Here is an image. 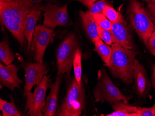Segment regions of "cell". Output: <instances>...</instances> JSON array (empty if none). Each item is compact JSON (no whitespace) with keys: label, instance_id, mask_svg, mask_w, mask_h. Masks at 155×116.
Returning a JSON list of instances; mask_svg holds the SVG:
<instances>
[{"label":"cell","instance_id":"cell-8","mask_svg":"<svg viewBox=\"0 0 155 116\" xmlns=\"http://www.w3.org/2000/svg\"><path fill=\"white\" fill-rule=\"evenodd\" d=\"M53 29L44 25H39L35 27L31 49L34 52V59L37 63L44 64L43 57L47 47L52 43L54 36Z\"/></svg>","mask_w":155,"mask_h":116},{"label":"cell","instance_id":"cell-15","mask_svg":"<svg viewBox=\"0 0 155 116\" xmlns=\"http://www.w3.org/2000/svg\"><path fill=\"white\" fill-rule=\"evenodd\" d=\"M80 14L84 30L90 39L94 43L100 38L97 33V26L93 15L88 11L86 12L81 11Z\"/></svg>","mask_w":155,"mask_h":116},{"label":"cell","instance_id":"cell-20","mask_svg":"<svg viewBox=\"0 0 155 116\" xmlns=\"http://www.w3.org/2000/svg\"><path fill=\"white\" fill-rule=\"evenodd\" d=\"M81 52L80 48L77 50L73 62L75 78L79 84L82 83Z\"/></svg>","mask_w":155,"mask_h":116},{"label":"cell","instance_id":"cell-4","mask_svg":"<svg viewBox=\"0 0 155 116\" xmlns=\"http://www.w3.org/2000/svg\"><path fill=\"white\" fill-rule=\"evenodd\" d=\"M129 17L133 28L145 45L147 46L155 30L146 9L137 0H131L128 8Z\"/></svg>","mask_w":155,"mask_h":116},{"label":"cell","instance_id":"cell-21","mask_svg":"<svg viewBox=\"0 0 155 116\" xmlns=\"http://www.w3.org/2000/svg\"><path fill=\"white\" fill-rule=\"evenodd\" d=\"M112 107L114 111H120L126 113L134 114L136 116V113L139 110L140 107H136L128 104L125 102H117L112 103Z\"/></svg>","mask_w":155,"mask_h":116},{"label":"cell","instance_id":"cell-34","mask_svg":"<svg viewBox=\"0 0 155 116\" xmlns=\"http://www.w3.org/2000/svg\"><path fill=\"white\" fill-rule=\"evenodd\" d=\"M153 106H154V113H155V106H154V105H153Z\"/></svg>","mask_w":155,"mask_h":116},{"label":"cell","instance_id":"cell-29","mask_svg":"<svg viewBox=\"0 0 155 116\" xmlns=\"http://www.w3.org/2000/svg\"><path fill=\"white\" fill-rule=\"evenodd\" d=\"M107 116H136L134 114H130V113H126L120 111H114V112L108 115H105Z\"/></svg>","mask_w":155,"mask_h":116},{"label":"cell","instance_id":"cell-10","mask_svg":"<svg viewBox=\"0 0 155 116\" xmlns=\"http://www.w3.org/2000/svg\"><path fill=\"white\" fill-rule=\"evenodd\" d=\"M25 71V84L24 92H31L35 85H38L41 83L43 77L48 72L46 65L40 63H28L23 64Z\"/></svg>","mask_w":155,"mask_h":116},{"label":"cell","instance_id":"cell-27","mask_svg":"<svg viewBox=\"0 0 155 116\" xmlns=\"http://www.w3.org/2000/svg\"><path fill=\"white\" fill-rule=\"evenodd\" d=\"M146 9L147 14L152 21L154 27H155V5L151 3H148Z\"/></svg>","mask_w":155,"mask_h":116},{"label":"cell","instance_id":"cell-11","mask_svg":"<svg viewBox=\"0 0 155 116\" xmlns=\"http://www.w3.org/2000/svg\"><path fill=\"white\" fill-rule=\"evenodd\" d=\"M110 31L113 43H117L126 49H134L132 35L123 17L119 21L112 23Z\"/></svg>","mask_w":155,"mask_h":116},{"label":"cell","instance_id":"cell-22","mask_svg":"<svg viewBox=\"0 0 155 116\" xmlns=\"http://www.w3.org/2000/svg\"><path fill=\"white\" fill-rule=\"evenodd\" d=\"M103 14L107 17L112 23L119 21L123 17L120 13L117 12L110 5H107L104 9Z\"/></svg>","mask_w":155,"mask_h":116},{"label":"cell","instance_id":"cell-2","mask_svg":"<svg viewBox=\"0 0 155 116\" xmlns=\"http://www.w3.org/2000/svg\"><path fill=\"white\" fill-rule=\"evenodd\" d=\"M111 47L112 55L107 67L115 77L131 84L134 77V61L137 54L136 52L125 49L117 43H114Z\"/></svg>","mask_w":155,"mask_h":116},{"label":"cell","instance_id":"cell-33","mask_svg":"<svg viewBox=\"0 0 155 116\" xmlns=\"http://www.w3.org/2000/svg\"><path fill=\"white\" fill-rule=\"evenodd\" d=\"M145 1L149 3V2H150V1H151V0H145Z\"/></svg>","mask_w":155,"mask_h":116},{"label":"cell","instance_id":"cell-35","mask_svg":"<svg viewBox=\"0 0 155 116\" xmlns=\"http://www.w3.org/2000/svg\"><path fill=\"white\" fill-rule=\"evenodd\" d=\"M154 106H155V104H154Z\"/></svg>","mask_w":155,"mask_h":116},{"label":"cell","instance_id":"cell-16","mask_svg":"<svg viewBox=\"0 0 155 116\" xmlns=\"http://www.w3.org/2000/svg\"><path fill=\"white\" fill-rule=\"evenodd\" d=\"M145 69L141 64L136 59L134 61V72L133 76L135 80L138 94L140 95L143 94L147 86V77Z\"/></svg>","mask_w":155,"mask_h":116},{"label":"cell","instance_id":"cell-30","mask_svg":"<svg viewBox=\"0 0 155 116\" xmlns=\"http://www.w3.org/2000/svg\"><path fill=\"white\" fill-rule=\"evenodd\" d=\"M81 3L84 6H87V7L89 8L93 5L97 0H76Z\"/></svg>","mask_w":155,"mask_h":116},{"label":"cell","instance_id":"cell-17","mask_svg":"<svg viewBox=\"0 0 155 116\" xmlns=\"http://www.w3.org/2000/svg\"><path fill=\"white\" fill-rule=\"evenodd\" d=\"M94 43L95 45L94 51L99 55L103 62L105 64L104 65L107 66L110 61L112 55V48L105 44L101 39H98Z\"/></svg>","mask_w":155,"mask_h":116},{"label":"cell","instance_id":"cell-7","mask_svg":"<svg viewBox=\"0 0 155 116\" xmlns=\"http://www.w3.org/2000/svg\"><path fill=\"white\" fill-rule=\"evenodd\" d=\"M50 76L45 75L41 83L36 86L33 93L31 92H24L26 98L25 112L28 110V115L31 116H42L46 105V93L48 88Z\"/></svg>","mask_w":155,"mask_h":116},{"label":"cell","instance_id":"cell-19","mask_svg":"<svg viewBox=\"0 0 155 116\" xmlns=\"http://www.w3.org/2000/svg\"><path fill=\"white\" fill-rule=\"evenodd\" d=\"M0 110L2 111L3 116H21L22 115L18 110L13 100L11 103H8L1 99Z\"/></svg>","mask_w":155,"mask_h":116},{"label":"cell","instance_id":"cell-1","mask_svg":"<svg viewBox=\"0 0 155 116\" xmlns=\"http://www.w3.org/2000/svg\"><path fill=\"white\" fill-rule=\"evenodd\" d=\"M35 3V0H0L1 25L9 30L22 48L28 44L24 34L26 18Z\"/></svg>","mask_w":155,"mask_h":116},{"label":"cell","instance_id":"cell-5","mask_svg":"<svg viewBox=\"0 0 155 116\" xmlns=\"http://www.w3.org/2000/svg\"><path fill=\"white\" fill-rule=\"evenodd\" d=\"M94 95L96 102H115L123 101L128 103L130 98L124 95L118 87L110 80L104 70L98 76L97 84L94 89Z\"/></svg>","mask_w":155,"mask_h":116},{"label":"cell","instance_id":"cell-13","mask_svg":"<svg viewBox=\"0 0 155 116\" xmlns=\"http://www.w3.org/2000/svg\"><path fill=\"white\" fill-rule=\"evenodd\" d=\"M44 6L35 3L27 15L25 26V38L28 43V49H31V43L35 28V25L41 17L42 12L44 11Z\"/></svg>","mask_w":155,"mask_h":116},{"label":"cell","instance_id":"cell-9","mask_svg":"<svg viewBox=\"0 0 155 116\" xmlns=\"http://www.w3.org/2000/svg\"><path fill=\"white\" fill-rule=\"evenodd\" d=\"M43 25L54 29L58 26H65L68 22V5L58 7L47 2L44 7Z\"/></svg>","mask_w":155,"mask_h":116},{"label":"cell","instance_id":"cell-24","mask_svg":"<svg viewBox=\"0 0 155 116\" xmlns=\"http://www.w3.org/2000/svg\"><path fill=\"white\" fill-rule=\"evenodd\" d=\"M109 4L107 0H100L90 6L88 8V11L92 14H102L104 9Z\"/></svg>","mask_w":155,"mask_h":116},{"label":"cell","instance_id":"cell-14","mask_svg":"<svg viewBox=\"0 0 155 116\" xmlns=\"http://www.w3.org/2000/svg\"><path fill=\"white\" fill-rule=\"evenodd\" d=\"M63 74H57L54 83L50 86V93L47 97L46 105L43 110L44 116H55L57 110L58 95Z\"/></svg>","mask_w":155,"mask_h":116},{"label":"cell","instance_id":"cell-32","mask_svg":"<svg viewBox=\"0 0 155 116\" xmlns=\"http://www.w3.org/2000/svg\"><path fill=\"white\" fill-rule=\"evenodd\" d=\"M149 3H152V4H154L155 5V0H151V1L149 2Z\"/></svg>","mask_w":155,"mask_h":116},{"label":"cell","instance_id":"cell-26","mask_svg":"<svg viewBox=\"0 0 155 116\" xmlns=\"http://www.w3.org/2000/svg\"><path fill=\"white\" fill-rule=\"evenodd\" d=\"M136 116H155L154 106L150 108H140L136 113Z\"/></svg>","mask_w":155,"mask_h":116},{"label":"cell","instance_id":"cell-31","mask_svg":"<svg viewBox=\"0 0 155 116\" xmlns=\"http://www.w3.org/2000/svg\"><path fill=\"white\" fill-rule=\"evenodd\" d=\"M153 75H152V82L155 86V64L154 65L153 67Z\"/></svg>","mask_w":155,"mask_h":116},{"label":"cell","instance_id":"cell-18","mask_svg":"<svg viewBox=\"0 0 155 116\" xmlns=\"http://www.w3.org/2000/svg\"><path fill=\"white\" fill-rule=\"evenodd\" d=\"M15 59V56L10 49L8 40L5 39L0 43V60L5 65H8Z\"/></svg>","mask_w":155,"mask_h":116},{"label":"cell","instance_id":"cell-28","mask_svg":"<svg viewBox=\"0 0 155 116\" xmlns=\"http://www.w3.org/2000/svg\"><path fill=\"white\" fill-rule=\"evenodd\" d=\"M149 50L153 56H155V30L152 33L147 45Z\"/></svg>","mask_w":155,"mask_h":116},{"label":"cell","instance_id":"cell-12","mask_svg":"<svg viewBox=\"0 0 155 116\" xmlns=\"http://www.w3.org/2000/svg\"><path fill=\"white\" fill-rule=\"evenodd\" d=\"M18 68L15 65L10 64L4 65L0 64V83L1 85L4 86L13 91L15 88H20V84L22 80L18 77Z\"/></svg>","mask_w":155,"mask_h":116},{"label":"cell","instance_id":"cell-6","mask_svg":"<svg viewBox=\"0 0 155 116\" xmlns=\"http://www.w3.org/2000/svg\"><path fill=\"white\" fill-rule=\"evenodd\" d=\"M79 48L74 33H71L58 47L57 51V74H64L70 71L77 50Z\"/></svg>","mask_w":155,"mask_h":116},{"label":"cell","instance_id":"cell-23","mask_svg":"<svg viewBox=\"0 0 155 116\" xmlns=\"http://www.w3.org/2000/svg\"><path fill=\"white\" fill-rule=\"evenodd\" d=\"M92 15L98 27L102 29L110 31L112 23L103 14H97Z\"/></svg>","mask_w":155,"mask_h":116},{"label":"cell","instance_id":"cell-25","mask_svg":"<svg viewBox=\"0 0 155 116\" xmlns=\"http://www.w3.org/2000/svg\"><path fill=\"white\" fill-rule=\"evenodd\" d=\"M97 33L100 39L108 45L112 44V35L111 31L102 29L97 26Z\"/></svg>","mask_w":155,"mask_h":116},{"label":"cell","instance_id":"cell-3","mask_svg":"<svg viewBox=\"0 0 155 116\" xmlns=\"http://www.w3.org/2000/svg\"><path fill=\"white\" fill-rule=\"evenodd\" d=\"M85 106V92L82 83L79 84L75 78L69 85L67 94L57 108L58 116H79Z\"/></svg>","mask_w":155,"mask_h":116}]
</instances>
